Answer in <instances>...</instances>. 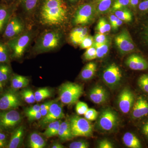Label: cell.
<instances>
[{
  "mask_svg": "<svg viewBox=\"0 0 148 148\" xmlns=\"http://www.w3.org/2000/svg\"><path fill=\"white\" fill-rule=\"evenodd\" d=\"M21 104V98L18 93L13 90H9L0 98V110H14Z\"/></svg>",
  "mask_w": 148,
  "mask_h": 148,
  "instance_id": "cell-11",
  "label": "cell"
},
{
  "mask_svg": "<svg viewBox=\"0 0 148 148\" xmlns=\"http://www.w3.org/2000/svg\"><path fill=\"white\" fill-rule=\"evenodd\" d=\"M115 44L121 54L133 52L136 49L135 43L133 42L129 32L124 29L115 36Z\"/></svg>",
  "mask_w": 148,
  "mask_h": 148,
  "instance_id": "cell-10",
  "label": "cell"
},
{
  "mask_svg": "<svg viewBox=\"0 0 148 148\" xmlns=\"http://www.w3.org/2000/svg\"><path fill=\"white\" fill-rule=\"evenodd\" d=\"M125 64L129 69L134 71H145L148 69V61L137 54L129 56L126 58Z\"/></svg>",
  "mask_w": 148,
  "mask_h": 148,
  "instance_id": "cell-17",
  "label": "cell"
},
{
  "mask_svg": "<svg viewBox=\"0 0 148 148\" xmlns=\"http://www.w3.org/2000/svg\"><path fill=\"white\" fill-rule=\"evenodd\" d=\"M69 1H70L72 2H73L76 1H77V0H69Z\"/></svg>",
  "mask_w": 148,
  "mask_h": 148,
  "instance_id": "cell-58",
  "label": "cell"
},
{
  "mask_svg": "<svg viewBox=\"0 0 148 148\" xmlns=\"http://www.w3.org/2000/svg\"><path fill=\"white\" fill-rule=\"evenodd\" d=\"M119 19L115 14H112L109 16V20H110V24L112 28H113L117 21Z\"/></svg>",
  "mask_w": 148,
  "mask_h": 148,
  "instance_id": "cell-49",
  "label": "cell"
},
{
  "mask_svg": "<svg viewBox=\"0 0 148 148\" xmlns=\"http://www.w3.org/2000/svg\"><path fill=\"white\" fill-rule=\"evenodd\" d=\"M110 45V42L109 40L107 42L103 44L94 42L93 45L96 48L97 58H104L108 53Z\"/></svg>",
  "mask_w": 148,
  "mask_h": 148,
  "instance_id": "cell-29",
  "label": "cell"
},
{
  "mask_svg": "<svg viewBox=\"0 0 148 148\" xmlns=\"http://www.w3.org/2000/svg\"><path fill=\"white\" fill-rule=\"evenodd\" d=\"M35 99L36 102L40 101L50 98L51 95V92L47 88H40L34 92Z\"/></svg>",
  "mask_w": 148,
  "mask_h": 148,
  "instance_id": "cell-32",
  "label": "cell"
},
{
  "mask_svg": "<svg viewBox=\"0 0 148 148\" xmlns=\"http://www.w3.org/2000/svg\"><path fill=\"white\" fill-rule=\"evenodd\" d=\"M7 144V136L3 132H0V148L5 147Z\"/></svg>",
  "mask_w": 148,
  "mask_h": 148,
  "instance_id": "cell-46",
  "label": "cell"
},
{
  "mask_svg": "<svg viewBox=\"0 0 148 148\" xmlns=\"http://www.w3.org/2000/svg\"><path fill=\"white\" fill-rule=\"evenodd\" d=\"M89 98L95 104L100 105L108 100V94L107 90L101 85H96L90 89L89 92Z\"/></svg>",
  "mask_w": 148,
  "mask_h": 148,
  "instance_id": "cell-18",
  "label": "cell"
},
{
  "mask_svg": "<svg viewBox=\"0 0 148 148\" xmlns=\"http://www.w3.org/2000/svg\"><path fill=\"white\" fill-rule=\"evenodd\" d=\"M13 4L0 2V36L2 35L7 24L13 13Z\"/></svg>",
  "mask_w": 148,
  "mask_h": 148,
  "instance_id": "cell-16",
  "label": "cell"
},
{
  "mask_svg": "<svg viewBox=\"0 0 148 148\" xmlns=\"http://www.w3.org/2000/svg\"><path fill=\"white\" fill-rule=\"evenodd\" d=\"M109 38L105 34L98 33L94 37V42L103 44L109 40Z\"/></svg>",
  "mask_w": 148,
  "mask_h": 148,
  "instance_id": "cell-42",
  "label": "cell"
},
{
  "mask_svg": "<svg viewBox=\"0 0 148 148\" xmlns=\"http://www.w3.org/2000/svg\"><path fill=\"white\" fill-rule=\"evenodd\" d=\"M123 23V21L120 20V19H119L118 21H117L116 24H115V26H114L113 28H112L114 30H117L120 26H121V25H122Z\"/></svg>",
  "mask_w": 148,
  "mask_h": 148,
  "instance_id": "cell-53",
  "label": "cell"
},
{
  "mask_svg": "<svg viewBox=\"0 0 148 148\" xmlns=\"http://www.w3.org/2000/svg\"><path fill=\"white\" fill-rule=\"evenodd\" d=\"M29 82V79L27 77L15 75L12 78L11 86L14 90H18L27 86Z\"/></svg>",
  "mask_w": 148,
  "mask_h": 148,
  "instance_id": "cell-25",
  "label": "cell"
},
{
  "mask_svg": "<svg viewBox=\"0 0 148 148\" xmlns=\"http://www.w3.org/2000/svg\"><path fill=\"white\" fill-rule=\"evenodd\" d=\"M88 109L87 104L84 102H78L76 106V111L77 113L79 115H84Z\"/></svg>",
  "mask_w": 148,
  "mask_h": 148,
  "instance_id": "cell-41",
  "label": "cell"
},
{
  "mask_svg": "<svg viewBox=\"0 0 148 148\" xmlns=\"http://www.w3.org/2000/svg\"><path fill=\"white\" fill-rule=\"evenodd\" d=\"M95 5L90 3L84 4L78 7L73 19V23L76 26H84L90 24L95 14Z\"/></svg>",
  "mask_w": 148,
  "mask_h": 148,
  "instance_id": "cell-7",
  "label": "cell"
},
{
  "mask_svg": "<svg viewBox=\"0 0 148 148\" xmlns=\"http://www.w3.org/2000/svg\"><path fill=\"white\" fill-rule=\"evenodd\" d=\"M83 93L82 86L75 83L66 82L59 88L60 100L66 105H71L76 103Z\"/></svg>",
  "mask_w": 148,
  "mask_h": 148,
  "instance_id": "cell-3",
  "label": "cell"
},
{
  "mask_svg": "<svg viewBox=\"0 0 148 148\" xmlns=\"http://www.w3.org/2000/svg\"><path fill=\"white\" fill-rule=\"evenodd\" d=\"M21 120L20 114L14 110H9L0 113V126L9 129L15 127Z\"/></svg>",
  "mask_w": 148,
  "mask_h": 148,
  "instance_id": "cell-13",
  "label": "cell"
},
{
  "mask_svg": "<svg viewBox=\"0 0 148 148\" xmlns=\"http://www.w3.org/2000/svg\"><path fill=\"white\" fill-rule=\"evenodd\" d=\"M58 135L62 141H68L74 138L72 134L69 121H65L61 123Z\"/></svg>",
  "mask_w": 148,
  "mask_h": 148,
  "instance_id": "cell-22",
  "label": "cell"
},
{
  "mask_svg": "<svg viewBox=\"0 0 148 148\" xmlns=\"http://www.w3.org/2000/svg\"><path fill=\"white\" fill-rule=\"evenodd\" d=\"M62 36L60 32L51 30L43 34L37 41L35 47L38 52H45L55 49L61 44Z\"/></svg>",
  "mask_w": 148,
  "mask_h": 148,
  "instance_id": "cell-2",
  "label": "cell"
},
{
  "mask_svg": "<svg viewBox=\"0 0 148 148\" xmlns=\"http://www.w3.org/2000/svg\"><path fill=\"white\" fill-rule=\"evenodd\" d=\"M142 132L145 136L148 138V121L143 125L142 127Z\"/></svg>",
  "mask_w": 148,
  "mask_h": 148,
  "instance_id": "cell-50",
  "label": "cell"
},
{
  "mask_svg": "<svg viewBox=\"0 0 148 148\" xmlns=\"http://www.w3.org/2000/svg\"><path fill=\"white\" fill-rule=\"evenodd\" d=\"M122 73L119 67L115 63L110 64L104 70L103 79L104 82L110 88H116L121 82Z\"/></svg>",
  "mask_w": 148,
  "mask_h": 148,
  "instance_id": "cell-9",
  "label": "cell"
},
{
  "mask_svg": "<svg viewBox=\"0 0 148 148\" xmlns=\"http://www.w3.org/2000/svg\"><path fill=\"white\" fill-rule=\"evenodd\" d=\"M115 15L119 19L126 22H130L132 20L131 12L127 8H123L114 12Z\"/></svg>",
  "mask_w": 148,
  "mask_h": 148,
  "instance_id": "cell-30",
  "label": "cell"
},
{
  "mask_svg": "<svg viewBox=\"0 0 148 148\" xmlns=\"http://www.w3.org/2000/svg\"><path fill=\"white\" fill-rule=\"evenodd\" d=\"M64 117V111L61 105L53 103L50 106L47 114L42 118L40 124L42 126L47 125L52 122L61 119Z\"/></svg>",
  "mask_w": 148,
  "mask_h": 148,
  "instance_id": "cell-14",
  "label": "cell"
},
{
  "mask_svg": "<svg viewBox=\"0 0 148 148\" xmlns=\"http://www.w3.org/2000/svg\"><path fill=\"white\" fill-rule=\"evenodd\" d=\"M146 39H147V41L148 42V37H147V38H146Z\"/></svg>",
  "mask_w": 148,
  "mask_h": 148,
  "instance_id": "cell-59",
  "label": "cell"
},
{
  "mask_svg": "<svg viewBox=\"0 0 148 148\" xmlns=\"http://www.w3.org/2000/svg\"><path fill=\"white\" fill-rule=\"evenodd\" d=\"M114 0H96L95 10L98 14L106 13L110 8Z\"/></svg>",
  "mask_w": 148,
  "mask_h": 148,
  "instance_id": "cell-28",
  "label": "cell"
},
{
  "mask_svg": "<svg viewBox=\"0 0 148 148\" xmlns=\"http://www.w3.org/2000/svg\"><path fill=\"white\" fill-rule=\"evenodd\" d=\"M46 145L43 138L37 132H33L29 137V147L31 148H43Z\"/></svg>",
  "mask_w": 148,
  "mask_h": 148,
  "instance_id": "cell-24",
  "label": "cell"
},
{
  "mask_svg": "<svg viewBox=\"0 0 148 148\" xmlns=\"http://www.w3.org/2000/svg\"><path fill=\"white\" fill-rule=\"evenodd\" d=\"M39 0H21V4L25 10L30 12L37 6Z\"/></svg>",
  "mask_w": 148,
  "mask_h": 148,
  "instance_id": "cell-34",
  "label": "cell"
},
{
  "mask_svg": "<svg viewBox=\"0 0 148 148\" xmlns=\"http://www.w3.org/2000/svg\"><path fill=\"white\" fill-rule=\"evenodd\" d=\"M118 105L123 113L126 114L132 110L135 103V96L131 90L125 88L122 90L118 98Z\"/></svg>",
  "mask_w": 148,
  "mask_h": 148,
  "instance_id": "cell-12",
  "label": "cell"
},
{
  "mask_svg": "<svg viewBox=\"0 0 148 148\" xmlns=\"http://www.w3.org/2000/svg\"><path fill=\"white\" fill-rule=\"evenodd\" d=\"M138 84L144 92L148 93V74H144L139 78Z\"/></svg>",
  "mask_w": 148,
  "mask_h": 148,
  "instance_id": "cell-35",
  "label": "cell"
},
{
  "mask_svg": "<svg viewBox=\"0 0 148 148\" xmlns=\"http://www.w3.org/2000/svg\"><path fill=\"white\" fill-rule=\"evenodd\" d=\"M140 0H129V4L133 8H135L138 5Z\"/></svg>",
  "mask_w": 148,
  "mask_h": 148,
  "instance_id": "cell-52",
  "label": "cell"
},
{
  "mask_svg": "<svg viewBox=\"0 0 148 148\" xmlns=\"http://www.w3.org/2000/svg\"><path fill=\"white\" fill-rule=\"evenodd\" d=\"M119 118L116 112L110 108L104 109L98 116V127L101 130L110 132L114 130L119 123Z\"/></svg>",
  "mask_w": 148,
  "mask_h": 148,
  "instance_id": "cell-5",
  "label": "cell"
},
{
  "mask_svg": "<svg viewBox=\"0 0 148 148\" xmlns=\"http://www.w3.org/2000/svg\"><path fill=\"white\" fill-rule=\"evenodd\" d=\"M131 110V116L134 119L145 117L148 115V101L143 96H140L135 101Z\"/></svg>",
  "mask_w": 148,
  "mask_h": 148,
  "instance_id": "cell-15",
  "label": "cell"
},
{
  "mask_svg": "<svg viewBox=\"0 0 148 148\" xmlns=\"http://www.w3.org/2000/svg\"><path fill=\"white\" fill-rule=\"evenodd\" d=\"M67 12L64 0H43L40 9V19L44 25L58 26L66 21Z\"/></svg>",
  "mask_w": 148,
  "mask_h": 148,
  "instance_id": "cell-1",
  "label": "cell"
},
{
  "mask_svg": "<svg viewBox=\"0 0 148 148\" xmlns=\"http://www.w3.org/2000/svg\"><path fill=\"white\" fill-rule=\"evenodd\" d=\"M97 71V65L94 62H90L86 64L81 72V79L87 81L91 79L95 75Z\"/></svg>",
  "mask_w": 148,
  "mask_h": 148,
  "instance_id": "cell-23",
  "label": "cell"
},
{
  "mask_svg": "<svg viewBox=\"0 0 148 148\" xmlns=\"http://www.w3.org/2000/svg\"><path fill=\"white\" fill-rule=\"evenodd\" d=\"M53 103V101H49L46 103L42 104L40 106V109L47 108H50V106L51 104Z\"/></svg>",
  "mask_w": 148,
  "mask_h": 148,
  "instance_id": "cell-51",
  "label": "cell"
},
{
  "mask_svg": "<svg viewBox=\"0 0 148 148\" xmlns=\"http://www.w3.org/2000/svg\"><path fill=\"white\" fill-rule=\"evenodd\" d=\"M14 0H1V2L6 4H10L13 3Z\"/></svg>",
  "mask_w": 148,
  "mask_h": 148,
  "instance_id": "cell-55",
  "label": "cell"
},
{
  "mask_svg": "<svg viewBox=\"0 0 148 148\" xmlns=\"http://www.w3.org/2000/svg\"><path fill=\"white\" fill-rule=\"evenodd\" d=\"M61 122H62L60 120H58L49 123L45 131L43 133V135L48 138H52L56 135H58V130Z\"/></svg>",
  "mask_w": 148,
  "mask_h": 148,
  "instance_id": "cell-26",
  "label": "cell"
},
{
  "mask_svg": "<svg viewBox=\"0 0 148 148\" xmlns=\"http://www.w3.org/2000/svg\"><path fill=\"white\" fill-rule=\"evenodd\" d=\"M98 147L99 148H113L114 146L110 141L107 140H103L99 142Z\"/></svg>",
  "mask_w": 148,
  "mask_h": 148,
  "instance_id": "cell-45",
  "label": "cell"
},
{
  "mask_svg": "<svg viewBox=\"0 0 148 148\" xmlns=\"http://www.w3.org/2000/svg\"><path fill=\"white\" fill-rule=\"evenodd\" d=\"M10 57V51L6 42L0 40V63H8Z\"/></svg>",
  "mask_w": 148,
  "mask_h": 148,
  "instance_id": "cell-27",
  "label": "cell"
},
{
  "mask_svg": "<svg viewBox=\"0 0 148 148\" xmlns=\"http://www.w3.org/2000/svg\"><path fill=\"white\" fill-rule=\"evenodd\" d=\"M84 57L87 61H92L97 58L96 48L94 45L86 49L84 54Z\"/></svg>",
  "mask_w": 148,
  "mask_h": 148,
  "instance_id": "cell-37",
  "label": "cell"
},
{
  "mask_svg": "<svg viewBox=\"0 0 148 148\" xmlns=\"http://www.w3.org/2000/svg\"><path fill=\"white\" fill-rule=\"evenodd\" d=\"M73 137H90L92 136L93 128L90 121L77 116L71 117L69 120Z\"/></svg>",
  "mask_w": 148,
  "mask_h": 148,
  "instance_id": "cell-4",
  "label": "cell"
},
{
  "mask_svg": "<svg viewBox=\"0 0 148 148\" xmlns=\"http://www.w3.org/2000/svg\"><path fill=\"white\" fill-rule=\"evenodd\" d=\"M24 135V128L23 126L16 128L12 132L8 148H17L21 145Z\"/></svg>",
  "mask_w": 148,
  "mask_h": 148,
  "instance_id": "cell-20",
  "label": "cell"
},
{
  "mask_svg": "<svg viewBox=\"0 0 148 148\" xmlns=\"http://www.w3.org/2000/svg\"><path fill=\"white\" fill-rule=\"evenodd\" d=\"M145 35L146 38L148 37V24L147 26V27H146Z\"/></svg>",
  "mask_w": 148,
  "mask_h": 148,
  "instance_id": "cell-56",
  "label": "cell"
},
{
  "mask_svg": "<svg viewBox=\"0 0 148 148\" xmlns=\"http://www.w3.org/2000/svg\"><path fill=\"white\" fill-rule=\"evenodd\" d=\"M111 26L110 24L104 18L99 19L96 27V31L98 33L105 34L109 33L110 31Z\"/></svg>",
  "mask_w": 148,
  "mask_h": 148,
  "instance_id": "cell-31",
  "label": "cell"
},
{
  "mask_svg": "<svg viewBox=\"0 0 148 148\" xmlns=\"http://www.w3.org/2000/svg\"><path fill=\"white\" fill-rule=\"evenodd\" d=\"M139 10L142 12L148 11V0H144L140 2L138 5Z\"/></svg>",
  "mask_w": 148,
  "mask_h": 148,
  "instance_id": "cell-48",
  "label": "cell"
},
{
  "mask_svg": "<svg viewBox=\"0 0 148 148\" xmlns=\"http://www.w3.org/2000/svg\"><path fill=\"white\" fill-rule=\"evenodd\" d=\"M123 141L125 146L130 148H142V144L139 138L133 133L127 132L123 137Z\"/></svg>",
  "mask_w": 148,
  "mask_h": 148,
  "instance_id": "cell-21",
  "label": "cell"
},
{
  "mask_svg": "<svg viewBox=\"0 0 148 148\" xmlns=\"http://www.w3.org/2000/svg\"><path fill=\"white\" fill-rule=\"evenodd\" d=\"M88 35V29L86 27H76L72 30L70 34V39L72 43L75 45H80L84 39Z\"/></svg>",
  "mask_w": 148,
  "mask_h": 148,
  "instance_id": "cell-19",
  "label": "cell"
},
{
  "mask_svg": "<svg viewBox=\"0 0 148 148\" xmlns=\"http://www.w3.org/2000/svg\"><path fill=\"white\" fill-rule=\"evenodd\" d=\"M3 88V84L1 82H0V92L1 91L2 89Z\"/></svg>",
  "mask_w": 148,
  "mask_h": 148,
  "instance_id": "cell-57",
  "label": "cell"
},
{
  "mask_svg": "<svg viewBox=\"0 0 148 148\" xmlns=\"http://www.w3.org/2000/svg\"><path fill=\"white\" fill-rule=\"evenodd\" d=\"M31 40V34L26 33L6 42L10 51V57L19 58L22 57Z\"/></svg>",
  "mask_w": 148,
  "mask_h": 148,
  "instance_id": "cell-6",
  "label": "cell"
},
{
  "mask_svg": "<svg viewBox=\"0 0 148 148\" xmlns=\"http://www.w3.org/2000/svg\"><path fill=\"white\" fill-rule=\"evenodd\" d=\"M40 110V106L39 105H36L27 109L25 110V114L27 115L32 113L39 112Z\"/></svg>",
  "mask_w": 148,
  "mask_h": 148,
  "instance_id": "cell-47",
  "label": "cell"
},
{
  "mask_svg": "<svg viewBox=\"0 0 148 148\" xmlns=\"http://www.w3.org/2000/svg\"><path fill=\"white\" fill-rule=\"evenodd\" d=\"M51 148H64V146L62 145L61 144L59 143H56L53 144V145L51 146Z\"/></svg>",
  "mask_w": 148,
  "mask_h": 148,
  "instance_id": "cell-54",
  "label": "cell"
},
{
  "mask_svg": "<svg viewBox=\"0 0 148 148\" xmlns=\"http://www.w3.org/2000/svg\"><path fill=\"white\" fill-rule=\"evenodd\" d=\"M21 98L28 104H33L36 102L34 93L30 89H25L21 92Z\"/></svg>",
  "mask_w": 148,
  "mask_h": 148,
  "instance_id": "cell-33",
  "label": "cell"
},
{
  "mask_svg": "<svg viewBox=\"0 0 148 148\" xmlns=\"http://www.w3.org/2000/svg\"><path fill=\"white\" fill-rule=\"evenodd\" d=\"M24 29V24L21 18L16 15H12L2 35L4 41L14 38L21 34Z\"/></svg>",
  "mask_w": 148,
  "mask_h": 148,
  "instance_id": "cell-8",
  "label": "cell"
},
{
  "mask_svg": "<svg viewBox=\"0 0 148 148\" xmlns=\"http://www.w3.org/2000/svg\"><path fill=\"white\" fill-rule=\"evenodd\" d=\"M89 147L88 143L83 141L73 142L69 145L70 148H88Z\"/></svg>",
  "mask_w": 148,
  "mask_h": 148,
  "instance_id": "cell-43",
  "label": "cell"
},
{
  "mask_svg": "<svg viewBox=\"0 0 148 148\" xmlns=\"http://www.w3.org/2000/svg\"><path fill=\"white\" fill-rule=\"evenodd\" d=\"M10 69L8 65H0V82H5L8 79Z\"/></svg>",
  "mask_w": 148,
  "mask_h": 148,
  "instance_id": "cell-36",
  "label": "cell"
},
{
  "mask_svg": "<svg viewBox=\"0 0 148 148\" xmlns=\"http://www.w3.org/2000/svg\"><path fill=\"white\" fill-rule=\"evenodd\" d=\"M94 42V38L91 36L88 35L84 39L79 45L81 48L82 49H87L92 46Z\"/></svg>",
  "mask_w": 148,
  "mask_h": 148,
  "instance_id": "cell-39",
  "label": "cell"
},
{
  "mask_svg": "<svg viewBox=\"0 0 148 148\" xmlns=\"http://www.w3.org/2000/svg\"><path fill=\"white\" fill-rule=\"evenodd\" d=\"M98 114V112L95 109L88 108L84 114V116L85 118L89 121H93L97 119Z\"/></svg>",
  "mask_w": 148,
  "mask_h": 148,
  "instance_id": "cell-40",
  "label": "cell"
},
{
  "mask_svg": "<svg viewBox=\"0 0 148 148\" xmlns=\"http://www.w3.org/2000/svg\"><path fill=\"white\" fill-rule=\"evenodd\" d=\"M28 118L29 121H34L36 120H39L42 119L41 114L40 111L28 114L26 115Z\"/></svg>",
  "mask_w": 148,
  "mask_h": 148,
  "instance_id": "cell-44",
  "label": "cell"
},
{
  "mask_svg": "<svg viewBox=\"0 0 148 148\" xmlns=\"http://www.w3.org/2000/svg\"><path fill=\"white\" fill-rule=\"evenodd\" d=\"M129 5V0H115L113 4L111 11L115 12L125 8Z\"/></svg>",
  "mask_w": 148,
  "mask_h": 148,
  "instance_id": "cell-38",
  "label": "cell"
}]
</instances>
